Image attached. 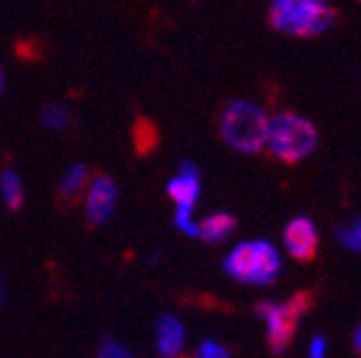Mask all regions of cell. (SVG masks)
<instances>
[{
    "label": "cell",
    "mask_w": 361,
    "mask_h": 358,
    "mask_svg": "<svg viewBox=\"0 0 361 358\" xmlns=\"http://www.w3.org/2000/svg\"><path fill=\"white\" fill-rule=\"evenodd\" d=\"M316 146H319V130L314 121L293 111H279L269 116L264 151L274 161L296 166L314 156Z\"/></svg>",
    "instance_id": "1"
},
{
    "label": "cell",
    "mask_w": 361,
    "mask_h": 358,
    "mask_svg": "<svg viewBox=\"0 0 361 358\" xmlns=\"http://www.w3.org/2000/svg\"><path fill=\"white\" fill-rule=\"evenodd\" d=\"M283 256L276 243L266 238H251L241 241L226 253L224 273L243 285H271L281 276Z\"/></svg>",
    "instance_id": "2"
},
{
    "label": "cell",
    "mask_w": 361,
    "mask_h": 358,
    "mask_svg": "<svg viewBox=\"0 0 361 358\" xmlns=\"http://www.w3.org/2000/svg\"><path fill=\"white\" fill-rule=\"evenodd\" d=\"M269 113L254 101H231L224 108L219 121L221 140L241 156H259L266 146Z\"/></svg>",
    "instance_id": "3"
},
{
    "label": "cell",
    "mask_w": 361,
    "mask_h": 358,
    "mask_svg": "<svg viewBox=\"0 0 361 358\" xmlns=\"http://www.w3.org/2000/svg\"><path fill=\"white\" fill-rule=\"evenodd\" d=\"M271 28L293 38H314L336 23V11L326 0H274L269 8Z\"/></svg>",
    "instance_id": "4"
},
{
    "label": "cell",
    "mask_w": 361,
    "mask_h": 358,
    "mask_svg": "<svg viewBox=\"0 0 361 358\" xmlns=\"http://www.w3.org/2000/svg\"><path fill=\"white\" fill-rule=\"evenodd\" d=\"M311 308L309 293H296L288 301H261L256 303L254 314L266 328V343L274 353H283L291 346L299 323Z\"/></svg>",
    "instance_id": "5"
},
{
    "label": "cell",
    "mask_w": 361,
    "mask_h": 358,
    "mask_svg": "<svg viewBox=\"0 0 361 358\" xmlns=\"http://www.w3.org/2000/svg\"><path fill=\"white\" fill-rule=\"evenodd\" d=\"M85 203H83V211H85V221L90 226H103L108 218L113 216L116 211V201H118V185L111 175H93L85 188Z\"/></svg>",
    "instance_id": "6"
},
{
    "label": "cell",
    "mask_w": 361,
    "mask_h": 358,
    "mask_svg": "<svg viewBox=\"0 0 361 358\" xmlns=\"http://www.w3.org/2000/svg\"><path fill=\"white\" fill-rule=\"evenodd\" d=\"M319 228L316 223L309 218V216H296L286 223L283 228V246H286V253L293 258V261H314L316 251H319Z\"/></svg>",
    "instance_id": "7"
},
{
    "label": "cell",
    "mask_w": 361,
    "mask_h": 358,
    "mask_svg": "<svg viewBox=\"0 0 361 358\" xmlns=\"http://www.w3.org/2000/svg\"><path fill=\"white\" fill-rule=\"evenodd\" d=\"M166 193L176 206H191L196 208L198 198H201V171L196 163L183 161L178 166V173L169 180Z\"/></svg>",
    "instance_id": "8"
},
{
    "label": "cell",
    "mask_w": 361,
    "mask_h": 358,
    "mask_svg": "<svg viewBox=\"0 0 361 358\" xmlns=\"http://www.w3.org/2000/svg\"><path fill=\"white\" fill-rule=\"evenodd\" d=\"M186 346V326L178 316L166 314L156 321V348L164 358H178Z\"/></svg>",
    "instance_id": "9"
},
{
    "label": "cell",
    "mask_w": 361,
    "mask_h": 358,
    "mask_svg": "<svg viewBox=\"0 0 361 358\" xmlns=\"http://www.w3.org/2000/svg\"><path fill=\"white\" fill-rule=\"evenodd\" d=\"M90 178V168L85 163H73L63 171L61 180H58V201L66 203V206H75L80 198L85 196V188H88Z\"/></svg>",
    "instance_id": "10"
},
{
    "label": "cell",
    "mask_w": 361,
    "mask_h": 358,
    "mask_svg": "<svg viewBox=\"0 0 361 358\" xmlns=\"http://www.w3.org/2000/svg\"><path fill=\"white\" fill-rule=\"evenodd\" d=\"M236 233V218L231 213L216 211L211 216H206L203 221H198V233L196 238L203 243H224Z\"/></svg>",
    "instance_id": "11"
},
{
    "label": "cell",
    "mask_w": 361,
    "mask_h": 358,
    "mask_svg": "<svg viewBox=\"0 0 361 358\" xmlns=\"http://www.w3.org/2000/svg\"><path fill=\"white\" fill-rule=\"evenodd\" d=\"M0 198H3V203H6L8 211H20L23 203H25L23 180L13 168L0 171Z\"/></svg>",
    "instance_id": "12"
},
{
    "label": "cell",
    "mask_w": 361,
    "mask_h": 358,
    "mask_svg": "<svg viewBox=\"0 0 361 358\" xmlns=\"http://www.w3.org/2000/svg\"><path fill=\"white\" fill-rule=\"evenodd\" d=\"M336 241L351 253H359L361 256V216L354 221H349L346 226L336 230Z\"/></svg>",
    "instance_id": "13"
},
{
    "label": "cell",
    "mask_w": 361,
    "mask_h": 358,
    "mask_svg": "<svg viewBox=\"0 0 361 358\" xmlns=\"http://www.w3.org/2000/svg\"><path fill=\"white\" fill-rule=\"evenodd\" d=\"M40 123L51 130H63L71 123V113H68V108L61 106V103H51V106H45L43 113H40Z\"/></svg>",
    "instance_id": "14"
},
{
    "label": "cell",
    "mask_w": 361,
    "mask_h": 358,
    "mask_svg": "<svg viewBox=\"0 0 361 358\" xmlns=\"http://www.w3.org/2000/svg\"><path fill=\"white\" fill-rule=\"evenodd\" d=\"M173 226L188 238H196L198 233V221H196V208L191 206H176L173 211Z\"/></svg>",
    "instance_id": "15"
},
{
    "label": "cell",
    "mask_w": 361,
    "mask_h": 358,
    "mask_svg": "<svg viewBox=\"0 0 361 358\" xmlns=\"http://www.w3.org/2000/svg\"><path fill=\"white\" fill-rule=\"evenodd\" d=\"M193 358H231V351H228L224 343L209 338V341L198 343L196 351H193Z\"/></svg>",
    "instance_id": "16"
},
{
    "label": "cell",
    "mask_w": 361,
    "mask_h": 358,
    "mask_svg": "<svg viewBox=\"0 0 361 358\" xmlns=\"http://www.w3.org/2000/svg\"><path fill=\"white\" fill-rule=\"evenodd\" d=\"M96 358H133L118 341H113V338H106L98 348V356Z\"/></svg>",
    "instance_id": "17"
},
{
    "label": "cell",
    "mask_w": 361,
    "mask_h": 358,
    "mask_svg": "<svg viewBox=\"0 0 361 358\" xmlns=\"http://www.w3.org/2000/svg\"><path fill=\"white\" fill-rule=\"evenodd\" d=\"M306 353H309V358H326L329 356V341H326V336H322V333L311 336L309 346H306Z\"/></svg>",
    "instance_id": "18"
},
{
    "label": "cell",
    "mask_w": 361,
    "mask_h": 358,
    "mask_svg": "<svg viewBox=\"0 0 361 358\" xmlns=\"http://www.w3.org/2000/svg\"><path fill=\"white\" fill-rule=\"evenodd\" d=\"M351 346H354V351H356V356L361 358V323L354 328V333H351Z\"/></svg>",
    "instance_id": "19"
},
{
    "label": "cell",
    "mask_w": 361,
    "mask_h": 358,
    "mask_svg": "<svg viewBox=\"0 0 361 358\" xmlns=\"http://www.w3.org/2000/svg\"><path fill=\"white\" fill-rule=\"evenodd\" d=\"M6 278H3V276H0V303H3V301H6Z\"/></svg>",
    "instance_id": "20"
},
{
    "label": "cell",
    "mask_w": 361,
    "mask_h": 358,
    "mask_svg": "<svg viewBox=\"0 0 361 358\" xmlns=\"http://www.w3.org/2000/svg\"><path fill=\"white\" fill-rule=\"evenodd\" d=\"M0 93H3V70H0Z\"/></svg>",
    "instance_id": "21"
}]
</instances>
